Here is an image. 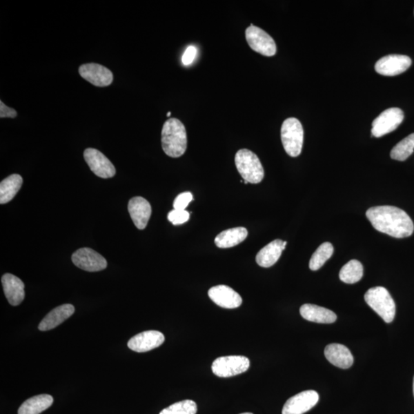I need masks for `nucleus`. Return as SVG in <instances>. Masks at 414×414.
<instances>
[{"instance_id":"2f4dec72","label":"nucleus","mask_w":414,"mask_h":414,"mask_svg":"<svg viewBox=\"0 0 414 414\" xmlns=\"http://www.w3.org/2000/svg\"><path fill=\"white\" fill-rule=\"evenodd\" d=\"M17 116V112H16V110L6 106L2 101H0V117H1V119H5V117L14 119V117H16Z\"/></svg>"},{"instance_id":"9d476101","label":"nucleus","mask_w":414,"mask_h":414,"mask_svg":"<svg viewBox=\"0 0 414 414\" xmlns=\"http://www.w3.org/2000/svg\"><path fill=\"white\" fill-rule=\"evenodd\" d=\"M84 157L88 167L96 176L107 179L115 175V166L101 151L88 148L84 152Z\"/></svg>"},{"instance_id":"dca6fc26","label":"nucleus","mask_w":414,"mask_h":414,"mask_svg":"<svg viewBox=\"0 0 414 414\" xmlns=\"http://www.w3.org/2000/svg\"><path fill=\"white\" fill-rule=\"evenodd\" d=\"M128 212L137 229L141 230L146 228L151 216V206L147 199L141 197H135L130 199Z\"/></svg>"},{"instance_id":"b1692460","label":"nucleus","mask_w":414,"mask_h":414,"mask_svg":"<svg viewBox=\"0 0 414 414\" xmlns=\"http://www.w3.org/2000/svg\"><path fill=\"white\" fill-rule=\"evenodd\" d=\"M23 177L19 175H12L0 184V204H5L15 197L23 185Z\"/></svg>"},{"instance_id":"7ed1b4c3","label":"nucleus","mask_w":414,"mask_h":414,"mask_svg":"<svg viewBox=\"0 0 414 414\" xmlns=\"http://www.w3.org/2000/svg\"><path fill=\"white\" fill-rule=\"evenodd\" d=\"M364 300L386 323L395 319L396 305L388 290L382 286L371 288L364 295Z\"/></svg>"},{"instance_id":"72a5a7b5","label":"nucleus","mask_w":414,"mask_h":414,"mask_svg":"<svg viewBox=\"0 0 414 414\" xmlns=\"http://www.w3.org/2000/svg\"><path fill=\"white\" fill-rule=\"evenodd\" d=\"M241 414H253L252 413H241Z\"/></svg>"},{"instance_id":"0eeeda50","label":"nucleus","mask_w":414,"mask_h":414,"mask_svg":"<svg viewBox=\"0 0 414 414\" xmlns=\"http://www.w3.org/2000/svg\"><path fill=\"white\" fill-rule=\"evenodd\" d=\"M246 39L253 50L264 55V57H273L277 50L274 39L261 28L255 26L253 24L247 28Z\"/></svg>"},{"instance_id":"c85d7f7f","label":"nucleus","mask_w":414,"mask_h":414,"mask_svg":"<svg viewBox=\"0 0 414 414\" xmlns=\"http://www.w3.org/2000/svg\"><path fill=\"white\" fill-rule=\"evenodd\" d=\"M168 217L172 225H181L188 222L190 213L186 210H174L168 213Z\"/></svg>"},{"instance_id":"20e7f679","label":"nucleus","mask_w":414,"mask_h":414,"mask_svg":"<svg viewBox=\"0 0 414 414\" xmlns=\"http://www.w3.org/2000/svg\"><path fill=\"white\" fill-rule=\"evenodd\" d=\"M237 170L244 181L259 184L264 178V169L257 155L247 149L239 150L235 157Z\"/></svg>"},{"instance_id":"cd10ccee","label":"nucleus","mask_w":414,"mask_h":414,"mask_svg":"<svg viewBox=\"0 0 414 414\" xmlns=\"http://www.w3.org/2000/svg\"><path fill=\"white\" fill-rule=\"evenodd\" d=\"M197 404L191 400H185L164 409L160 414H196Z\"/></svg>"},{"instance_id":"aec40b11","label":"nucleus","mask_w":414,"mask_h":414,"mask_svg":"<svg viewBox=\"0 0 414 414\" xmlns=\"http://www.w3.org/2000/svg\"><path fill=\"white\" fill-rule=\"evenodd\" d=\"M75 313V307L71 304H65L51 310L39 324V329L46 331L57 328L62 322L70 317Z\"/></svg>"},{"instance_id":"a878e982","label":"nucleus","mask_w":414,"mask_h":414,"mask_svg":"<svg viewBox=\"0 0 414 414\" xmlns=\"http://www.w3.org/2000/svg\"><path fill=\"white\" fill-rule=\"evenodd\" d=\"M334 247L330 243H324L313 255L309 262V268L310 270L317 271L321 268L324 264L333 255Z\"/></svg>"},{"instance_id":"7c9ffc66","label":"nucleus","mask_w":414,"mask_h":414,"mask_svg":"<svg viewBox=\"0 0 414 414\" xmlns=\"http://www.w3.org/2000/svg\"><path fill=\"white\" fill-rule=\"evenodd\" d=\"M197 50L196 47L190 46L186 48L183 57L182 62L184 66H190L195 61Z\"/></svg>"},{"instance_id":"9b49d317","label":"nucleus","mask_w":414,"mask_h":414,"mask_svg":"<svg viewBox=\"0 0 414 414\" xmlns=\"http://www.w3.org/2000/svg\"><path fill=\"white\" fill-rule=\"evenodd\" d=\"M411 64V59L406 55H389L377 61L375 71L384 76H396L406 72Z\"/></svg>"},{"instance_id":"bb28decb","label":"nucleus","mask_w":414,"mask_h":414,"mask_svg":"<svg viewBox=\"0 0 414 414\" xmlns=\"http://www.w3.org/2000/svg\"><path fill=\"white\" fill-rule=\"evenodd\" d=\"M413 150L414 133L405 137L391 150V157L393 160L404 161L413 153Z\"/></svg>"},{"instance_id":"1a4fd4ad","label":"nucleus","mask_w":414,"mask_h":414,"mask_svg":"<svg viewBox=\"0 0 414 414\" xmlns=\"http://www.w3.org/2000/svg\"><path fill=\"white\" fill-rule=\"evenodd\" d=\"M75 266L87 272H99L108 266L107 260L90 248H81L72 257Z\"/></svg>"},{"instance_id":"f8f14e48","label":"nucleus","mask_w":414,"mask_h":414,"mask_svg":"<svg viewBox=\"0 0 414 414\" xmlns=\"http://www.w3.org/2000/svg\"><path fill=\"white\" fill-rule=\"evenodd\" d=\"M319 400V395L316 391H302L287 400L282 414H304L312 409Z\"/></svg>"},{"instance_id":"39448f33","label":"nucleus","mask_w":414,"mask_h":414,"mask_svg":"<svg viewBox=\"0 0 414 414\" xmlns=\"http://www.w3.org/2000/svg\"><path fill=\"white\" fill-rule=\"evenodd\" d=\"M281 139L283 147L290 157L299 156L304 141V130L301 122L295 117L285 120L281 128Z\"/></svg>"},{"instance_id":"423d86ee","label":"nucleus","mask_w":414,"mask_h":414,"mask_svg":"<svg viewBox=\"0 0 414 414\" xmlns=\"http://www.w3.org/2000/svg\"><path fill=\"white\" fill-rule=\"evenodd\" d=\"M250 362L244 356H225L216 359L212 364L213 374L219 377L236 376L250 368Z\"/></svg>"},{"instance_id":"f03ea898","label":"nucleus","mask_w":414,"mask_h":414,"mask_svg":"<svg viewBox=\"0 0 414 414\" xmlns=\"http://www.w3.org/2000/svg\"><path fill=\"white\" fill-rule=\"evenodd\" d=\"M164 153L172 158L184 155L188 148V135L184 124L177 119H170L164 124L161 132Z\"/></svg>"},{"instance_id":"6e6552de","label":"nucleus","mask_w":414,"mask_h":414,"mask_svg":"<svg viewBox=\"0 0 414 414\" xmlns=\"http://www.w3.org/2000/svg\"><path fill=\"white\" fill-rule=\"evenodd\" d=\"M404 119L403 110L398 108L386 109L372 123L371 134L382 137L395 130Z\"/></svg>"},{"instance_id":"5701e85b","label":"nucleus","mask_w":414,"mask_h":414,"mask_svg":"<svg viewBox=\"0 0 414 414\" xmlns=\"http://www.w3.org/2000/svg\"><path fill=\"white\" fill-rule=\"evenodd\" d=\"M53 402V397L48 395L32 397L20 406L18 414H40L50 408Z\"/></svg>"},{"instance_id":"f3484780","label":"nucleus","mask_w":414,"mask_h":414,"mask_svg":"<svg viewBox=\"0 0 414 414\" xmlns=\"http://www.w3.org/2000/svg\"><path fill=\"white\" fill-rule=\"evenodd\" d=\"M3 291L10 305L17 306L25 299V285L22 280L10 273L3 275Z\"/></svg>"},{"instance_id":"f257e3e1","label":"nucleus","mask_w":414,"mask_h":414,"mask_svg":"<svg viewBox=\"0 0 414 414\" xmlns=\"http://www.w3.org/2000/svg\"><path fill=\"white\" fill-rule=\"evenodd\" d=\"M366 216L375 230L392 237H409L414 231V225L408 214L396 206L371 207Z\"/></svg>"},{"instance_id":"4be33fe9","label":"nucleus","mask_w":414,"mask_h":414,"mask_svg":"<svg viewBox=\"0 0 414 414\" xmlns=\"http://www.w3.org/2000/svg\"><path fill=\"white\" fill-rule=\"evenodd\" d=\"M247 236L248 231L246 228L236 227L220 233L214 241L217 247L227 248L239 245Z\"/></svg>"},{"instance_id":"6ab92c4d","label":"nucleus","mask_w":414,"mask_h":414,"mask_svg":"<svg viewBox=\"0 0 414 414\" xmlns=\"http://www.w3.org/2000/svg\"><path fill=\"white\" fill-rule=\"evenodd\" d=\"M287 245L286 241L275 239L268 244L258 253L257 262L261 267H271L279 259L282 253Z\"/></svg>"},{"instance_id":"4468645a","label":"nucleus","mask_w":414,"mask_h":414,"mask_svg":"<svg viewBox=\"0 0 414 414\" xmlns=\"http://www.w3.org/2000/svg\"><path fill=\"white\" fill-rule=\"evenodd\" d=\"M81 77L98 87H106L112 84L114 77L112 72L105 66L96 63L82 65L79 68Z\"/></svg>"},{"instance_id":"393cba45","label":"nucleus","mask_w":414,"mask_h":414,"mask_svg":"<svg viewBox=\"0 0 414 414\" xmlns=\"http://www.w3.org/2000/svg\"><path fill=\"white\" fill-rule=\"evenodd\" d=\"M363 266L360 262L353 259L345 264L339 273L340 279L347 284H354L363 277Z\"/></svg>"},{"instance_id":"f704fd0d","label":"nucleus","mask_w":414,"mask_h":414,"mask_svg":"<svg viewBox=\"0 0 414 414\" xmlns=\"http://www.w3.org/2000/svg\"><path fill=\"white\" fill-rule=\"evenodd\" d=\"M170 115H171V112H168L167 115L168 117H170Z\"/></svg>"},{"instance_id":"a211bd4d","label":"nucleus","mask_w":414,"mask_h":414,"mask_svg":"<svg viewBox=\"0 0 414 414\" xmlns=\"http://www.w3.org/2000/svg\"><path fill=\"white\" fill-rule=\"evenodd\" d=\"M327 360L337 368L348 369L353 365L354 357L350 350L341 344H331L324 349Z\"/></svg>"},{"instance_id":"c756f323","label":"nucleus","mask_w":414,"mask_h":414,"mask_svg":"<svg viewBox=\"0 0 414 414\" xmlns=\"http://www.w3.org/2000/svg\"><path fill=\"white\" fill-rule=\"evenodd\" d=\"M193 200L192 193L184 192L179 195L174 202L175 210H185Z\"/></svg>"},{"instance_id":"473e14b6","label":"nucleus","mask_w":414,"mask_h":414,"mask_svg":"<svg viewBox=\"0 0 414 414\" xmlns=\"http://www.w3.org/2000/svg\"><path fill=\"white\" fill-rule=\"evenodd\" d=\"M413 395H414V377H413Z\"/></svg>"},{"instance_id":"2eb2a0df","label":"nucleus","mask_w":414,"mask_h":414,"mask_svg":"<svg viewBox=\"0 0 414 414\" xmlns=\"http://www.w3.org/2000/svg\"><path fill=\"white\" fill-rule=\"evenodd\" d=\"M210 299L217 306L224 308H237L241 305V297L227 286L212 287L208 292Z\"/></svg>"},{"instance_id":"412c9836","label":"nucleus","mask_w":414,"mask_h":414,"mask_svg":"<svg viewBox=\"0 0 414 414\" xmlns=\"http://www.w3.org/2000/svg\"><path fill=\"white\" fill-rule=\"evenodd\" d=\"M300 314L303 319L316 323L331 324L337 320V315L333 310L312 304L303 305L300 308Z\"/></svg>"},{"instance_id":"ddd939ff","label":"nucleus","mask_w":414,"mask_h":414,"mask_svg":"<svg viewBox=\"0 0 414 414\" xmlns=\"http://www.w3.org/2000/svg\"><path fill=\"white\" fill-rule=\"evenodd\" d=\"M165 341L164 335L158 331H146L130 338L128 346L130 350L143 353L160 347Z\"/></svg>"}]
</instances>
